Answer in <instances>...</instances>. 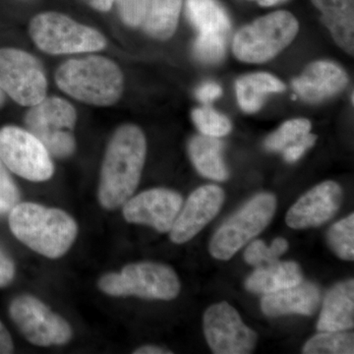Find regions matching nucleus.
I'll use <instances>...</instances> for the list:
<instances>
[{
    "label": "nucleus",
    "instance_id": "nucleus-1",
    "mask_svg": "<svg viewBox=\"0 0 354 354\" xmlns=\"http://www.w3.org/2000/svg\"><path fill=\"white\" fill-rule=\"evenodd\" d=\"M147 143L138 127L123 125L109 142L102 162L99 200L104 209L122 206L138 187L144 165Z\"/></svg>",
    "mask_w": 354,
    "mask_h": 354
},
{
    "label": "nucleus",
    "instance_id": "nucleus-2",
    "mask_svg": "<svg viewBox=\"0 0 354 354\" xmlns=\"http://www.w3.org/2000/svg\"><path fill=\"white\" fill-rule=\"evenodd\" d=\"M9 227L18 241L50 259L66 254L78 234L75 220L66 212L36 203L16 205L9 215Z\"/></svg>",
    "mask_w": 354,
    "mask_h": 354
},
{
    "label": "nucleus",
    "instance_id": "nucleus-3",
    "mask_svg": "<svg viewBox=\"0 0 354 354\" xmlns=\"http://www.w3.org/2000/svg\"><path fill=\"white\" fill-rule=\"evenodd\" d=\"M55 81L60 90L77 101L97 106L118 102L124 86L118 64L102 57L68 60L57 69Z\"/></svg>",
    "mask_w": 354,
    "mask_h": 354
},
{
    "label": "nucleus",
    "instance_id": "nucleus-4",
    "mask_svg": "<svg viewBox=\"0 0 354 354\" xmlns=\"http://www.w3.org/2000/svg\"><path fill=\"white\" fill-rule=\"evenodd\" d=\"M299 31L295 16L276 11L244 26L235 34L232 50L246 64H264L276 57L292 43Z\"/></svg>",
    "mask_w": 354,
    "mask_h": 354
},
{
    "label": "nucleus",
    "instance_id": "nucleus-5",
    "mask_svg": "<svg viewBox=\"0 0 354 354\" xmlns=\"http://www.w3.org/2000/svg\"><path fill=\"white\" fill-rule=\"evenodd\" d=\"M99 288L111 297L172 300L179 295L180 283L169 266L141 262L125 266L120 272L104 274L100 279Z\"/></svg>",
    "mask_w": 354,
    "mask_h": 354
},
{
    "label": "nucleus",
    "instance_id": "nucleus-6",
    "mask_svg": "<svg viewBox=\"0 0 354 354\" xmlns=\"http://www.w3.org/2000/svg\"><path fill=\"white\" fill-rule=\"evenodd\" d=\"M30 35L39 50L48 55L92 53L106 48V38L97 30L58 12L32 18Z\"/></svg>",
    "mask_w": 354,
    "mask_h": 354
},
{
    "label": "nucleus",
    "instance_id": "nucleus-7",
    "mask_svg": "<svg viewBox=\"0 0 354 354\" xmlns=\"http://www.w3.org/2000/svg\"><path fill=\"white\" fill-rule=\"evenodd\" d=\"M276 209V197L270 193L252 198L218 228L209 243V253L216 259L230 260L269 225Z\"/></svg>",
    "mask_w": 354,
    "mask_h": 354
},
{
    "label": "nucleus",
    "instance_id": "nucleus-8",
    "mask_svg": "<svg viewBox=\"0 0 354 354\" xmlns=\"http://www.w3.org/2000/svg\"><path fill=\"white\" fill-rule=\"evenodd\" d=\"M75 109L60 97H44L31 106L25 116L26 127L48 149L59 158H68L75 151L74 127Z\"/></svg>",
    "mask_w": 354,
    "mask_h": 354
},
{
    "label": "nucleus",
    "instance_id": "nucleus-9",
    "mask_svg": "<svg viewBox=\"0 0 354 354\" xmlns=\"http://www.w3.org/2000/svg\"><path fill=\"white\" fill-rule=\"evenodd\" d=\"M0 158L7 169L34 183L48 180L55 172L48 149L31 132L20 127L0 129Z\"/></svg>",
    "mask_w": 354,
    "mask_h": 354
},
{
    "label": "nucleus",
    "instance_id": "nucleus-10",
    "mask_svg": "<svg viewBox=\"0 0 354 354\" xmlns=\"http://www.w3.org/2000/svg\"><path fill=\"white\" fill-rule=\"evenodd\" d=\"M0 88L21 106H32L46 97L48 82L36 57L17 48H0Z\"/></svg>",
    "mask_w": 354,
    "mask_h": 354
},
{
    "label": "nucleus",
    "instance_id": "nucleus-11",
    "mask_svg": "<svg viewBox=\"0 0 354 354\" xmlns=\"http://www.w3.org/2000/svg\"><path fill=\"white\" fill-rule=\"evenodd\" d=\"M9 313L27 341L35 346H62L72 339L68 322L38 298L30 295L16 297Z\"/></svg>",
    "mask_w": 354,
    "mask_h": 354
},
{
    "label": "nucleus",
    "instance_id": "nucleus-12",
    "mask_svg": "<svg viewBox=\"0 0 354 354\" xmlns=\"http://www.w3.org/2000/svg\"><path fill=\"white\" fill-rule=\"evenodd\" d=\"M203 326L214 353L247 354L255 348L257 334L247 327L239 312L227 302L209 307L205 312Z\"/></svg>",
    "mask_w": 354,
    "mask_h": 354
},
{
    "label": "nucleus",
    "instance_id": "nucleus-13",
    "mask_svg": "<svg viewBox=\"0 0 354 354\" xmlns=\"http://www.w3.org/2000/svg\"><path fill=\"white\" fill-rule=\"evenodd\" d=\"M183 205L179 193L155 188L129 198L123 204V216L128 223L150 225L158 232H169Z\"/></svg>",
    "mask_w": 354,
    "mask_h": 354
},
{
    "label": "nucleus",
    "instance_id": "nucleus-14",
    "mask_svg": "<svg viewBox=\"0 0 354 354\" xmlns=\"http://www.w3.org/2000/svg\"><path fill=\"white\" fill-rule=\"evenodd\" d=\"M225 202V192L216 185H205L191 193L181 208L171 232L176 244L188 242L213 220Z\"/></svg>",
    "mask_w": 354,
    "mask_h": 354
},
{
    "label": "nucleus",
    "instance_id": "nucleus-15",
    "mask_svg": "<svg viewBox=\"0 0 354 354\" xmlns=\"http://www.w3.org/2000/svg\"><path fill=\"white\" fill-rule=\"evenodd\" d=\"M342 201V190L334 181H325L309 190L286 214V225L295 230L315 227L337 214Z\"/></svg>",
    "mask_w": 354,
    "mask_h": 354
},
{
    "label": "nucleus",
    "instance_id": "nucleus-16",
    "mask_svg": "<svg viewBox=\"0 0 354 354\" xmlns=\"http://www.w3.org/2000/svg\"><path fill=\"white\" fill-rule=\"evenodd\" d=\"M348 76L334 62L320 60L310 64L301 75L292 81V87L305 102L318 104L344 90Z\"/></svg>",
    "mask_w": 354,
    "mask_h": 354
},
{
    "label": "nucleus",
    "instance_id": "nucleus-17",
    "mask_svg": "<svg viewBox=\"0 0 354 354\" xmlns=\"http://www.w3.org/2000/svg\"><path fill=\"white\" fill-rule=\"evenodd\" d=\"M320 290L311 283H301L286 290L268 293L262 298L261 308L269 317L286 314L311 316L320 304Z\"/></svg>",
    "mask_w": 354,
    "mask_h": 354
},
{
    "label": "nucleus",
    "instance_id": "nucleus-18",
    "mask_svg": "<svg viewBox=\"0 0 354 354\" xmlns=\"http://www.w3.org/2000/svg\"><path fill=\"white\" fill-rule=\"evenodd\" d=\"M354 325V281H344L334 286L324 300L317 324L320 332H342Z\"/></svg>",
    "mask_w": 354,
    "mask_h": 354
},
{
    "label": "nucleus",
    "instance_id": "nucleus-19",
    "mask_svg": "<svg viewBox=\"0 0 354 354\" xmlns=\"http://www.w3.org/2000/svg\"><path fill=\"white\" fill-rule=\"evenodd\" d=\"M335 43L348 55L354 53V0H311Z\"/></svg>",
    "mask_w": 354,
    "mask_h": 354
},
{
    "label": "nucleus",
    "instance_id": "nucleus-20",
    "mask_svg": "<svg viewBox=\"0 0 354 354\" xmlns=\"http://www.w3.org/2000/svg\"><path fill=\"white\" fill-rule=\"evenodd\" d=\"M304 281L300 266L295 262H276L256 269L245 281L246 290L268 295L297 286Z\"/></svg>",
    "mask_w": 354,
    "mask_h": 354
},
{
    "label": "nucleus",
    "instance_id": "nucleus-21",
    "mask_svg": "<svg viewBox=\"0 0 354 354\" xmlns=\"http://www.w3.org/2000/svg\"><path fill=\"white\" fill-rule=\"evenodd\" d=\"M237 101L242 111L247 113H257L272 93H281L286 90V85L272 74H249L241 77L235 84Z\"/></svg>",
    "mask_w": 354,
    "mask_h": 354
},
{
    "label": "nucleus",
    "instance_id": "nucleus-22",
    "mask_svg": "<svg viewBox=\"0 0 354 354\" xmlns=\"http://www.w3.org/2000/svg\"><path fill=\"white\" fill-rule=\"evenodd\" d=\"M221 149V142L214 137L202 135L191 140V160L200 174L213 180H227L228 171L223 162Z\"/></svg>",
    "mask_w": 354,
    "mask_h": 354
},
{
    "label": "nucleus",
    "instance_id": "nucleus-23",
    "mask_svg": "<svg viewBox=\"0 0 354 354\" xmlns=\"http://www.w3.org/2000/svg\"><path fill=\"white\" fill-rule=\"evenodd\" d=\"M186 14L199 32H216L227 36L230 32V16L216 0H186Z\"/></svg>",
    "mask_w": 354,
    "mask_h": 354
},
{
    "label": "nucleus",
    "instance_id": "nucleus-24",
    "mask_svg": "<svg viewBox=\"0 0 354 354\" xmlns=\"http://www.w3.org/2000/svg\"><path fill=\"white\" fill-rule=\"evenodd\" d=\"M183 0H151L143 23L144 30L153 39L165 41L176 31Z\"/></svg>",
    "mask_w": 354,
    "mask_h": 354
},
{
    "label": "nucleus",
    "instance_id": "nucleus-25",
    "mask_svg": "<svg viewBox=\"0 0 354 354\" xmlns=\"http://www.w3.org/2000/svg\"><path fill=\"white\" fill-rule=\"evenodd\" d=\"M305 354H353L354 335L353 333L323 332L306 342Z\"/></svg>",
    "mask_w": 354,
    "mask_h": 354
},
{
    "label": "nucleus",
    "instance_id": "nucleus-26",
    "mask_svg": "<svg viewBox=\"0 0 354 354\" xmlns=\"http://www.w3.org/2000/svg\"><path fill=\"white\" fill-rule=\"evenodd\" d=\"M311 122L305 118L286 121L276 132L272 133L265 141V148L271 152L283 151L286 147L299 141L310 133Z\"/></svg>",
    "mask_w": 354,
    "mask_h": 354
},
{
    "label": "nucleus",
    "instance_id": "nucleus-27",
    "mask_svg": "<svg viewBox=\"0 0 354 354\" xmlns=\"http://www.w3.org/2000/svg\"><path fill=\"white\" fill-rule=\"evenodd\" d=\"M328 241L342 260H354V215L335 223L328 232Z\"/></svg>",
    "mask_w": 354,
    "mask_h": 354
},
{
    "label": "nucleus",
    "instance_id": "nucleus-28",
    "mask_svg": "<svg viewBox=\"0 0 354 354\" xmlns=\"http://www.w3.org/2000/svg\"><path fill=\"white\" fill-rule=\"evenodd\" d=\"M288 242L285 239H276L272 245L268 247L262 241H255L247 247L244 260L247 264L259 268L276 262L288 251Z\"/></svg>",
    "mask_w": 354,
    "mask_h": 354
},
{
    "label": "nucleus",
    "instance_id": "nucleus-29",
    "mask_svg": "<svg viewBox=\"0 0 354 354\" xmlns=\"http://www.w3.org/2000/svg\"><path fill=\"white\" fill-rule=\"evenodd\" d=\"M192 120L205 136L220 138L232 130V123L227 116L211 108L196 109L192 111Z\"/></svg>",
    "mask_w": 354,
    "mask_h": 354
},
{
    "label": "nucleus",
    "instance_id": "nucleus-30",
    "mask_svg": "<svg viewBox=\"0 0 354 354\" xmlns=\"http://www.w3.org/2000/svg\"><path fill=\"white\" fill-rule=\"evenodd\" d=\"M227 36L216 32H199L194 44L195 57L204 64H218L225 53Z\"/></svg>",
    "mask_w": 354,
    "mask_h": 354
},
{
    "label": "nucleus",
    "instance_id": "nucleus-31",
    "mask_svg": "<svg viewBox=\"0 0 354 354\" xmlns=\"http://www.w3.org/2000/svg\"><path fill=\"white\" fill-rule=\"evenodd\" d=\"M151 0H114L121 20L129 27L143 25Z\"/></svg>",
    "mask_w": 354,
    "mask_h": 354
},
{
    "label": "nucleus",
    "instance_id": "nucleus-32",
    "mask_svg": "<svg viewBox=\"0 0 354 354\" xmlns=\"http://www.w3.org/2000/svg\"><path fill=\"white\" fill-rule=\"evenodd\" d=\"M19 199V190L7 171L6 165L0 158V215L10 212L18 204Z\"/></svg>",
    "mask_w": 354,
    "mask_h": 354
},
{
    "label": "nucleus",
    "instance_id": "nucleus-33",
    "mask_svg": "<svg viewBox=\"0 0 354 354\" xmlns=\"http://www.w3.org/2000/svg\"><path fill=\"white\" fill-rule=\"evenodd\" d=\"M317 140L316 135L308 134L302 137L297 143L286 147L283 150V158L288 162H295L299 160L304 155L305 151L308 150L315 144Z\"/></svg>",
    "mask_w": 354,
    "mask_h": 354
},
{
    "label": "nucleus",
    "instance_id": "nucleus-34",
    "mask_svg": "<svg viewBox=\"0 0 354 354\" xmlns=\"http://www.w3.org/2000/svg\"><path fill=\"white\" fill-rule=\"evenodd\" d=\"M15 276V265L6 251L0 247V288L9 285Z\"/></svg>",
    "mask_w": 354,
    "mask_h": 354
},
{
    "label": "nucleus",
    "instance_id": "nucleus-35",
    "mask_svg": "<svg viewBox=\"0 0 354 354\" xmlns=\"http://www.w3.org/2000/svg\"><path fill=\"white\" fill-rule=\"evenodd\" d=\"M223 94L221 86L216 83H206L196 91L198 100L205 104H208L218 99Z\"/></svg>",
    "mask_w": 354,
    "mask_h": 354
},
{
    "label": "nucleus",
    "instance_id": "nucleus-36",
    "mask_svg": "<svg viewBox=\"0 0 354 354\" xmlns=\"http://www.w3.org/2000/svg\"><path fill=\"white\" fill-rule=\"evenodd\" d=\"M13 341L6 326L0 321V354L12 353Z\"/></svg>",
    "mask_w": 354,
    "mask_h": 354
},
{
    "label": "nucleus",
    "instance_id": "nucleus-37",
    "mask_svg": "<svg viewBox=\"0 0 354 354\" xmlns=\"http://www.w3.org/2000/svg\"><path fill=\"white\" fill-rule=\"evenodd\" d=\"M95 10L108 12L114 3V0H86Z\"/></svg>",
    "mask_w": 354,
    "mask_h": 354
},
{
    "label": "nucleus",
    "instance_id": "nucleus-38",
    "mask_svg": "<svg viewBox=\"0 0 354 354\" xmlns=\"http://www.w3.org/2000/svg\"><path fill=\"white\" fill-rule=\"evenodd\" d=\"M134 354H171V351H165L164 348H158L155 346H145L142 348H137L133 353Z\"/></svg>",
    "mask_w": 354,
    "mask_h": 354
},
{
    "label": "nucleus",
    "instance_id": "nucleus-39",
    "mask_svg": "<svg viewBox=\"0 0 354 354\" xmlns=\"http://www.w3.org/2000/svg\"><path fill=\"white\" fill-rule=\"evenodd\" d=\"M251 1L257 2L261 6L270 7L283 3V2L288 1V0H251Z\"/></svg>",
    "mask_w": 354,
    "mask_h": 354
},
{
    "label": "nucleus",
    "instance_id": "nucleus-40",
    "mask_svg": "<svg viewBox=\"0 0 354 354\" xmlns=\"http://www.w3.org/2000/svg\"><path fill=\"white\" fill-rule=\"evenodd\" d=\"M4 101H6V93L0 88V106L3 104Z\"/></svg>",
    "mask_w": 354,
    "mask_h": 354
}]
</instances>
